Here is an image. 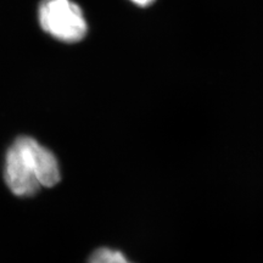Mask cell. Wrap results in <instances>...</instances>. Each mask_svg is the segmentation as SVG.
Listing matches in <instances>:
<instances>
[{
	"instance_id": "6da1fadb",
	"label": "cell",
	"mask_w": 263,
	"mask_h": 263,
	"mask_svg": "<svg viewBox=\"0 0 263 263\" xmlns=\"http://www.w3.org/2000/svg\"><path fill=\"white\" fill-rule=\"evenodd\" d=\"M4 177L15 195L32 196L60 182V167L50 150L31 137H20L6 154Z\"/></svg>"
},
{
	"instance_id": "7a4b0ae2",
	"label": "cell",
	"mask_w": 263,
	"mask_h": 263,
	"mask_svg": "<svg viewBox=\"0 0 263 263\" xmlns=\"http://www.w3.org/2000/svg\"><path fill=\"white\" fill-rule=\"evenodd\" d=\"M38 18L43 31L65 43L80 42L88 32L83 11L72 0H43Z\"/></svg>"
},
{
	"instance_id": "3957f363",
	"label": "cell",
	"mask_w": 263,
	"mask_h": 263,
	"mask_svg": "<svg viewBox=\"0 0 263 263\" xmlns=\"http://www.w3.org/2000/svg\"><path fill=\"white\" fill-rule=\"evenodd\" d=\"M88 263H132L122 252L117 250L103 248L93 252Z\"/></svg>"
},
{
	"instance_id": "277c9868",
	"label": "cell",
	"mask_w": 263,
	"mask_h": 263,
	"mask_svg": "<svg viewBox=\"0 0 263 263\" xmlns=\"http://www.w3.org/2000/svg\"><path fill=\"white\" fill-rule=\"evenodd\" d=\"M129 2L138 6H141V8H145V6H149L150 4H153L155 0H129Z\"/></svg>"
}]
</instances>
